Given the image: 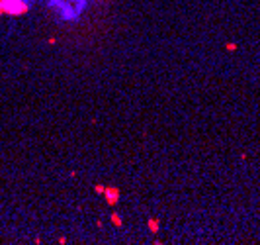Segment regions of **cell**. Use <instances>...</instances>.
<instances>
[{
	"instance_id": "6da1fadb",
	"label": "cell",
	"mask_w": 260,
	"mask_h": 245,
	"mask_svg": "<svg viewBox=\"0 0 260 245\" xmlns=\"http://www.w3.org/2000/svg\"><path fill=\"white\" fill-rule=\"evenodd\" d=\"M0 10L8 16H24L29 10L25 0H0Z\"/></svg>"
},
{
	"instance_id": "7a4b0ae2",
	"label": "cell",
	"mask_w": 260,
	"mask_h": 245,
	"mask_svg": "<svg viewBox=\"0 0 260 245\" xmlns=\"http://www.w3.org/2000/svg\"><path fill=\"white\" fill-rule=\"evenodd\" d=\"M104 198H106V202H108V206H115L119 202V188H118V186H106Z\"/></svg>"
},
{
	"instance_id": "3957f363",
	"label": "cell",
	"mask_w": 260,
	"mask_h": 245,
	"mask_svg": "<svg viewBox=\"0 0 260 245\" xmlns=\"http://www.w3.org/2000/svg\"><path fill=\"white\" fill-rule=\"evenodd\" d=\"M147 226H149V230H151V233H157L158 231V220H157V218H149Z\"/></svg>"
},
{
	"instance_id": "277c9868",
	"label": "cell",
	"mask_w": 260,
	"mask_h": 245,
	"mask_svg": "<svg viewBox=\"0 0 260 245\" xmlns=\"http://www.w3.org/2000/svg\"><path fill=\"white\" fill-rule=\"evenodd\" d=\"M110 220H111V223H114L115 227H121V226H123V220H121V216H119V214H115V212H111Z\"/></svg>"
},
{
	"instance_id": "5b68a950",
	"label": "cell",
	"mask_w": 260,
	"mask_h": 245,
	"mask_svg": "<svg viewBox=\"0 0 260 245\" xmlns=\"http://www.w3.org/2000/svg\"><path fill=\"white\" fill-rule=\"evenodd\" d=\"M225 49H227V51H237V49H239V45H237V43H233V41H227V43H225Z\"/></svg>"
},
{
	"instance_id": "8992f818",
	"label": "cell",
	"mask_w": 260,
	"mask_h": 245,
	"mask_svg": "<svg viewBox=\"0 0 260 245\" xmlns=\"http://www.w3.org/2000/svg\"><path fill=\"white\" fill-rule=\"evenodd\" d=\"M104 190H106V184H96L94 186V192L96 194H104Z\"/></svg>"
},
{
	"instance_id": "52a82bcc",
	"label": "cell",
	"mask_w": 260,
	"mask_h": 245,
	"mask_svg": "<svg viewBox=\"0 0 260 245\" xmlns=\"http://www.w3.org/2000/svg\"><path fill=\"white\" fill-rule=\"evenodd\" d=\"M47 43H49V45H55L57 39H55V37H49V39H47Z\"/></svg>"
},
{
	"instance_id": "ba28073f",
	"label": "cell",
	"mask_w": 260,
	"mask_h": 245,
	"mask_svg": "<svg viewBox=\"0 0 260 245\" xmlns=\"http://www.w3.org/2000/svg\"><path fill=\"white\" fill-rule=\"evenodd\" d=\"M0 16H2V10H0Z\"/></svg>"
},
{
	"instance_id": "9c48e42d",
	"label": "cell",
	"mask_w": 260,
	"mask_h": 245,
	"mask_svg": "<svg viewBox=\"0 0 260 245\" xmlns=\"http://www.w3.org/2000/svg\"><path fill=\"white\" fill-rule=\"evenodd\" d=\"M98 2H102V0H98Z\"/></svg>"
}]
</instances>
